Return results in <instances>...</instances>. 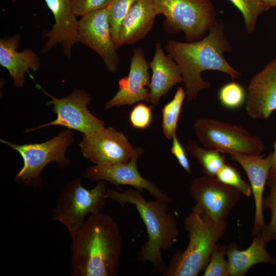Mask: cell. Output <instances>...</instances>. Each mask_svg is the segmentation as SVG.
Listing matches in <instances>:
<instances>
[{
    "label": "cell",
    "instance_id": "6da1fadb",
    "mask_svg": "<svg viewBox=\"0 0 276 276\" xmlns=\"http://www.w3.org/2000/svg\"><path fill=\"white\" fill-rule=\"evenodd\" d=\"M71 237V275H118L123 242L112 217L101 212L90 215Z\"/></svg>",
    "mask_w": 276,
    "mask_h": 276
},
{
    "label": "cell",
    "instance_id": "7a4b0ae2",
    "mask_svg": "<svg viewBox=\"0 0 276 276\" xmlns=\"http://www.w3.org/2000/svg\"><path fill=\"white\" fill-rule=\"evenodd\" d=\"M166 50L180 68L188 101L196 100L201 90L211 86L201 77L204 71L221 72L229 75L233 80L241 75L223 56L224 53L231 51V47L220 21L216 20L208 35L201 40L183 42L170 39Z\"/></svg>",
    "mask_w": 276,
    "mask_h": 276
},
{
    "label": "cell",
    "instance_id": "3957f363",
    "mask_svg": "<svg viewBox=\"0 0 276 276\" xmlns=\"http://www.w3.org/2000/svg\"><path fill=\"white\" fill-rule=\"evenodd\" d=\"M142 193L135 188L121 192L107 188L106 197L121 206L129 203L135 207L146 226L148 237L147 241L140 247L137 260L151 263L153 271L162 274L166 266L162 251L169 250L177 241L179 234L178 223L169 211V203L155 199L147 200Z\"/></svg>",
    "mask_w": 276,
    "mask_h": 276
},
{
    "label": "cell",
    "instance_id": "277c9868",
    "mask_svg": "<svg viewBox=\"0 0 276 276\" xmlns=\"http://www.w3.org/2000/svg\"><path fill=\"white\" fill-rule=\"evenodd\" d=\"M189 241L183 250H177L170 259L164 276H196L205 269L217 242L226 230V221L215 222L194 207L184 219Z\"/></svg>",
    "mask_w": 276,
    "mask_h": 276
},
{
    "label": "cell",
    "instance_id": "5b68a950",
    "mask_svg": "<svg viewBox=\"0 0 276 276\" xmlns=\"http://www.w3.org/2000/svg\"><path fill=\"white\" fill-rule=\"evenodd\" d=\"M165 19L163 26L171 34L183 32L189 42L202 39L216 21L211 0H149Z\"/></svg>",
    "mask_w": 276,
    "mask_h": 276
},
{
    "label": "cell",
    "instance_id": "8992f818",
    "mask_svg": "<svg viewBox=\"0 0 276 276\" xmlns=\"http://www.w3.org/2000/svg\"><path fill=\"white\" fill-rule=\"evenodd\" d=\"M81 181V177L76 178L64 187L51 214L52 220L63 224L71 236L88 215L101 212L107 199L106 181L100 180L91 189L83 187Z\"/></svg>",
    "mask_w": 276,
    "mask_h": 276
},
{
    "label": "cell",
    "instance_id": "52a82bcc",
    "mask_svg": "<svg viewBox=\"0 0 276 276\" xmlns=\"http://www.w3.org/2000/svg\"><path fill=\"white\" fill-rule=\"evenodd\" d=\"M70 129L62 131L52 139L41 143L17 145L5 140L1 142L17 151L21 156L24 165L14 178V181L25 186L40 187V176L43 169L51 162H56L59 167L65 168L70 161L65 155L67 147L74 143Z\"/></svg>",
    "mask_w": 276,
    "mask_h": 276
},
{
    "label": "cell",
    "instance_id": "ba28073f",
    "mask_svg": "<svg viewBox=\"0 0 276 276\" xmlns=\"http://www.w3.org/2000/svg\"><path fill=\"white\" fill-rule=\"evenodd\" d=\"M195 134L205 148L223 154H261L265 144L261 138L252 135L242 126L213 119L202 118L194 123Z\"/></svg>",
    "mask_w": 276,
    "mask_h": 276
},
{
    "label": "cell",
    "instance_id": "9c48e42d",
    "mask_svg": "<svg viewBox=\"0 0 276 276\" xmlns=\"http://www.w3.org/2000/svg\"><path fill=\"white\" fill-rule=\"evenodd\" d=\"M42 93L50 100L48 105H53L56 119L50 122L37 126L25 131L29 132L51 126H62L68 129L88 134L105 128V123L94 116L87 106L91 101L89 94L83 89L75 90L68 96L57 98L45 90Z\"/></svg>",
    "mask_w": 276,
    "mask_h": 276
},
{
    "label": "cell",
    "instance_id": "30bf717a",
    "mask_svg": "<svg viewBox=\"0 0 276 276\" xmlns=\"http://www.w3.org/2000/svg\"><path fill=\"white\" fill-rule=\"evenodd\" d=\"M189 192L196 201L193 207L215 222L226 221L240 199L237 189L204 174L192 180Z\"/></svg>",
    "mask_w": 276,
    "mask_h": 276
},
{
    "label": "cell",
    "instance_id": "8fae6325",
    "mask_svg": "<svg viewBox=\"0 0 276 276\" xmlns=\"http://www.w3.org/2000/svg\"><path fill=\"white\" fill-rule=\"evenodd\" d=\"M79 146L84 157L96 165L126 163L135 150L126 135L113 127L84 134Z\"/></svg>",
    "mask_w": 276,
    "mask_h": 276
},
{
    "label": "cell",
    "instance_id": "7c38bea8",
    "mask_svg": "<svg viewBox=\"0 0 276 276\" xmlns=\"http://www.w3.org/2000/svg\"><path fill=\"white\" fill-rule=\"evenodd\" d=\"M143 153L142 147H136L134 154L128 162L112 165L95 164L86 168L83 177L91 181H108L118 188L121 185H129L142 192L145 190L155 200L171 203L172 200L169 196L140 174L137 167V161Z\"/></svg>",
    "mask_w": 276,
    "mask_h": 276
},
{
    "label": "cell",
    "instance_id": "4fadbf2b",
    "mask_svg": "<svg viewBox=\"0 0 276 276\" xmlns=\"http://www.w3.org/2000/svg\"><path fill=\"white\" fill-rule=\"evenodd\" d=\"M78 38L79 42L99 55L109 72L117 71L119 57L111 35L107 8L81 16Z\"/></svg>",
    "mask_w": 276,
    "mask_h": 276
},
{
    "label": "cell",
    "instance_id": "5bb4252c",
    "mask_svg": "<svg viewBox=\"0 0 276 276\" xmlns=\"http://www.w3.org/2000/svg\"><path fill=\"white\" fill-rule=\"evenodd\" d=\"M149 68L143 49L134 48L129 73L119 80L118 90L105 104V108L131 105L140 101L150 102Z\"/></svg>",
    "mask_w": 276,
    "mask_h": 276
},
{
    "label": "cell",
    "instance_id": "9a60e30c",
    "mask_svg": "<svg viewBox=\"0 0 276 276\" xmlns=\"http://www.w3.org/2000/svg\"><path fill=\"white\" fill-rule=\"evenodd\" d=\"M245 109L252 119L267 120L276 110V58L250 79Z\"/></svg>",
    "mask_w": 276,
    "mask_h": 276
},
{
    "label": "cell",
    "instance_id": "2e32d148",
    "mask_svg": "<svg viewBox=\"0 0 276 276\" xmlns=\"http://www.w3.org/2000/svg\"><path fill=\"white\" fill-rule=\"evenodd\" d=\"M44 1L53 15L55 22L52 29L43 35L48 39L41 53H47L59 44L63 55L70 58L73 47L79 42L78 20L72 11V0Z\"/></svg>",
    "mask_w": 276,
    "mask_h": 276
},
{
    "label": "cell",
    "instance_id": "e0dca14e",
    "mask_svg": "<svg viewBox=\"0 0 276 276\" xmlns=\"http://www.w3.org/2000/svg\"><path fill=\"white\" fill-rule=\"evenodd\" d=\"M229 156L230 159L242 167L249 179L255 204L252 234L257 235L265 225L262 202L264 188L272 167V153L265 157L264 154L245 155L238 153H231Z\"/></svg>",
    "mask_w": 276,
    "mask_h": 276
},
{
    "label": "cell",
    "instance_id": "ac0fdd59",
    "mask_svg": "<svg viewBox=\"0 0 276 276\" xmlns=\"http://www.w3.org/2000/svg\"><path fill=\"white\" fill-rule=\"evenodd\" d=\"M20 39L16 34L0 39V64L9 72L16 87H23L26 72H37L40 66L38 56L32 49L17 51Z\"/></svg>",
    "mask_w": 276,
    "mask_h": 276
},
{
    "label": "cell",
    "instance_id": "d6986e66",
    "mask_svg": "<svg viewBox=\"0 0 276 276\" xmlns=\"http://www.w3.org/2000/svg\"><path fill=\"white\" fill-rule=\"evenodd\" d=\"M148 64L152 71L148 87L150 102L156 106L162 97L174 85L183 82V79L178 64L170 55H166L160 42L156 43L153 58Z\"/></svg>",
    "mask_w": 276,
    "mask_h": 276
},
{
    "label": "cell",
    "instance_id": "ffe728a7",
    "mask_svg": "<svg viewBox=\"0 0 276 276\" xmlns=\"http://www.w3.org/2000/svg\"><path fill=\"white\" fill-rule=\"evenodd\" d=\"M157 15V12L149 0H137L120 25V47L144 39L152 30Z\"/></svg>",
    "mask_w": 276,
    "mask_h": 276
},
{
    "label": "cell",
    "instance_id": "44dd1931",
    "mask_svg": "<svg viewBox=\"0 0 276 276\" xmlns=\"http://www.w3.org/2000/svg\"><path fill=\"white\" fill-rule=\"evenodd\" d=\"M266 246V244L259 234L245 250H240L236 244H231L227 247L226 253L228 258L229 275L243 276L250 267L259 263L276 264V259L267 251Z\"/></svg>",
    "mask_w": 276,
    "mask_h": 276
},
{
    "label": "cell",
    "instance_id": "7402d4cb",
    "mask_svg": "<svg viewBox=\"0 0 276 276\" xmlns=\"http://www.w3.org/2000/svg\"><path fill=\"white\" fill-rule=\"evenodd\" d=\"M186 149L201 167L203 174L215 177L226 163L224 154L207 148H203L193 140L188 141Z\"/></svg>",
    "mask_w": 276,
    "mask_h": 276
},
{
    "label": "cell",
    "instance_id": "603a6c76",
    "mask_svg": "<svg viewBox=\"0 0 276 276\" xmlns=\"http://www.w3.org/2000/svg\"><path fill=\"white\" fill-rule=\"evenodd\" d=\"M185 89L178 87L173 98L162 109V131L165 137L172 140L176 133L181 107L186 97Z\"/></svg>",
    "mask_w": 276,
    "mask_h": 276
},
{
    "label": "cell",
    "instance_id": "cb8c5ba5",
    "mask_svg": "<svg viewBox=\"0 0 276 276\" xmlns=\"http://www.w3.org/2000/svg\"><path fill=\"white\" fill-rule=\"evenodd\" d=\"M266 185L269 194L263 198V209H269L271 217L269 223L259 233L263 242L267 245L276 240V172H270L268 176Z\"/></svg>",
    "mask_w": 276,
    "mask_h": 276
},
{
    "label": "cell",
    "instance_id": "d4e9b609",
    "mask_svg": "<svg viewBox=\"0 0 276 276\" xmlns=\"http://www.w3.org/2000/svg\"><path fill=\"white\" fill-rule=\"evenodd\" d=\"M137 0H112L107 7L111 35L117 49L119 43V30L122 21Z\"/></svg>",
    "mask_w": 276,
    "mask_h": 276
},
{
    "label": "cell",
    "instance_id": "484cf974",
    "mask_svg": "<svg viewBox=\"0 0 276 276\" xmlns=\"http://www.w3.org/2000/svg\"><path fill=\"white\" fill-rule=\"evenodd\" d=\"M218 99L220 104L225 108L237 109L246 103L247 91L239 83L230 82L220 87L218 92Z\"/></svg>",
    "mask_w": 276,
    "mask_h": 276
},
{
    "label": "cell",
    "instance_id": "4316f807",
    "mask_svg": "<svg viewBox=\"0 0 276 276\" xmlns=\"http://www.w3.org/2000/svg\"><path fill=\"white\" fill-rule=\"evenodd\" d=\"M241 12L248 33L255 29L259 16L268 9L262 0H228Z\"/></svg>",
    "mask_w": 276,
    "mask_h": 276
},
{
    "label": "cell",
    "instance_id": "83f0119b",
    "mask_svg": "<svg viewBox=\"0 0 276 276\" xmlns=\"http://www.w3.org/2000/svg\"><path fill=\"white\" fill-rule=\"evenodd\" d=\"M215 177L220 182L237 189L242 194L248 197L251 195L250 184L244 180L238 170L229 164L226 163Z\"/></svg>",
    "mask_w": 276,
    "mask_h": 276
},
{
    "label": "cell",
    "instance_id": "f1b7e54d",
    "mask_svg": "<svg viewBox=\"0 0 276 276\" xmlns=\"http://www.w3.org/2000/svg\"><path fill=\"white\" fill-rule=\"evenodd\" d=\"M227 248L224 244H217L204 269V276L229 275L228 261L224 259Z\"/></svg>",
    "mask_w": 276,
    "mask_h": 276
},
{
    "label": "cell",
    "instance_id": "f546056e",
    "mask_svg": "<svg viewBox=\"0 0 276 276\" xmlns=\"http://www.w3.org/2000/svg\"><path fill=\"white\" fill-rule=\"evenodd\" d=\"M153 119L152 107L144 103L135 105L129 114V121L132 127L144 130L151 125Z\"/></svg>",
    "mask_w": 276,
    "mask_h": 276
},
{
    "label": "cell",
    "instance_id": "4dcf8cb0",
    "mask_svg": "<svg viewBox=\"0 0 276 276\" xmlns=\"http://www.w3.org/2000/svg\"><path fill=\"white\" fill-rule=\"evenodd\" d=\"M112 0H72L74 14L81 16L91 12L107 8Z\"/></svg>",
    "mask_w": 276,
    "mask_h": 276
},
{
    "label": "cell",
    "instance_id": "1f68e13d",
    "mask_svg": "<svg viewBox=\"0 0 276 276\" xmlns=\"http://www.w3.org/2000/svg\"><path fill=\"white\" fill-rule=\"evenodd\" d=\"M172 140L171 153L175 157L181 167L189 174H191V167L188 157L176 133L174 134Z\"/></svg>",
    "mask_w": 276,
    "mask_h": 276
},
{
    "label": "cell",
    "instance_id": "d6a6232c",
    "mask_svg": "<svg viewBox=\"0 0 276 276\" xmlns=\"http://www.w3.org/2000/svg\"><path fill=\"white\" fill-rule=\"evenodd\" d=\"M273 147L274 149L272 153V167L270 172H276V141L274 142Z\"/></svg>",
    "mask_w": 276,
    "mask_h": 276
},
{
    "label": "cell",
    "instance_id": "836d02e7",
    "mask_svg": "<svg viewBox=\"0 0 276 276\" xmlns=\"http://www.w3.org/2000/svg\"><path fill=\"white\" fill-rule=\"evenodd\" d=\"M268 9L276 7V0H262Z\"/></svg>",
    "mask_w": 276,
    "mask_h": 276
}]
</instances>
